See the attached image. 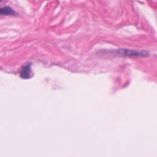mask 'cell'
I'll return each mask as SVG.
<instances>
[{
    "label": "cell",
    "mask_w": 157,
    "mask_h": 157,
    "mask_svg": "<svg viewBox=\"0 0 157 157\" xmlns=\"http://www.w3.org/2000/svg\"><path fill=\"white\" fill-rule=\"evenodd\" d=\"M101 54L117 55L119 56L123 57H145L148 56L149 53L147 51L144 50H136L128 48H120L117 50H110V51H104V53L101 52Z\"/></svg>",
    "instance_id": "6da1fadb"
},
{
    "label": "cell",
    "mask_w": 157,
    "mask_h": 157,
    "mask_svg": "<svg viewBox=\"0 0 157 157\" xmlns=\"http://www.w3.org/2000/svg\"><path fill=\"white\" fill-rule=\"evenodd\" d=\"M0 15L15 16V15H17V13L10 7L6 6V7L0 8Z\"/></svg>",
    "instance_id": "7a4b0ae2"
},
{
    "label": "cell",
    "mask_w": 157,
    "mask_h": 157,
    "mask_svg": "<svg viewBox=\"0 0 157 157\" xmlns=\"http://www.w3.org/2000/svg\"><path fill=\"white\" fill-rule=\"evenodd\" d=\"M2 0H0V2H2Z\"/></svg>",
    "instance_id": "3957f363"
}]
</instances>
